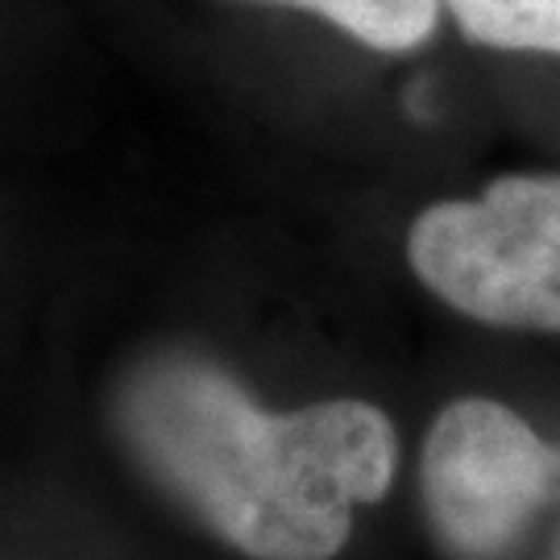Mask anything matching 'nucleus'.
Listing matches in <instances>:
<instances>
[{
    "mask_svg": "<svg viewBox=\"0 0 560 560\" xmlns=\"http://www.w3.org/2000/svg\"><path fill=\"white\" fill-rule=\"evenodd\" d=\"M557 478V453L494 399L444 407L423 444V506L444 548L460 560L506 557L536 523Z\"/></svg>",
    "mask_w": 560,
    "mask_h": 560,
    "instance_id": "nucleus-3",
    "label": "nucleus"
},
{
    "mask_svg": "<svg viewBox=\"0 0 560 560\" xmlns=\"http://www.w3.org/2000/svg\"><path fill=\"white\" fill-rule=\"evenodd\" d=\"M117 428L171 499L254 560H332L353 506L378 502L399 465L395 423L374 402L275 416L191 353L141 361L120 386Z\"/></svg>",
    "mask_w": 560,
    "mask_h": 560,
    "instance_id": "nucleus-1",
    "label": "nucleus"
},
{
    "mask_svg": "<svg viewBox=\"0 0 560 560\" xmlns=\"http://www.w3.org/2000/svg\"><path fill=\"white\" fill-rule=\"evenodd\" d=\"M552 560H560V548H557V557H552Z\"/></svg>",
    "mask_w": 560,
    "mask_h": 560,
    "instance_id": "nucleus-6",
    "label": "nucleus"
},
{
    "mask_svg": "<svg viewBox=\"0 0 560 560\" xmlns=\"http://www.w3.org/2000/svg\"><path fill=\"white\" fill-rule=\"evenodd\" d=\"M407 254L423 287L465 316L560 332V175H506L478 200L432 203Z\"/></svg>",
    "mask_w": 560,
    "mask_h": 560,
    "instance_id": "nucleus-2",
    "label": "nucleus"
},
{
    "mask_svg": "<svg viewBox=\"0 0 560 560\" xmlns=\"http://www.w3.org/2000/svg\"><path fill=\"white\" fill-rule=\"evenodd\" d=\"M469 38L506 50H557L560 0H444Z\"/></svg>",
    "mask_w": 560,
    "mask_h": 560,
    "instance_id": "nucleus-5",
    "label": "nucleus"
},
{
    "mask_svg": "<svg viewBox=\"0 0 560 560\" xmlns=\"http://www.w3.org/2000/svg\"><path fill=\"white\" fill-rule=\"evenodd\" d=\"M275 4H295L307 13L337 21L345 34L374 46V50H416L420 42L432 38L441 0H275Z\"/></svg>",
    "mask_w": 560,
    "mask_h": 560,
    "instance_id": "nucleus-4",
    "label": "nucleus"
}]
</instances>
